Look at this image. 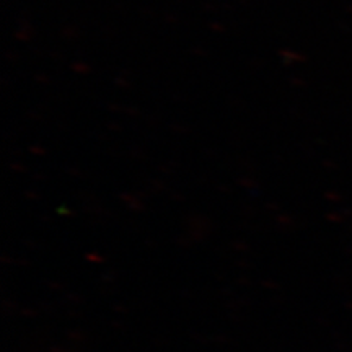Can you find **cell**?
I'll return each instance as SVG.
<instances>
[]
</instances>
